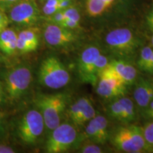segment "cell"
Returning a JSON list of instances; mask_svg holds the SVG:
<instances>
[{
    "label": "cell",
    "mask_w": 153,
    "mask_h": 153,
    "mask_svg": "<svg viewBox=\"0 0 153 153\" xmlns=\"http://www.w3.org/2000/svg\"><path fill=\"white\" fill-rule=\"evenodd\" d=\"M108 114L113 118L116 119L120 121H123V108H122L121 104L118 101V98L115 99V100L112 101L111 104L108 105Z\"/></svg>",
    "instance_id": "22"
},
{
    "label": "cell",
    "mask_w": 153,
    "mask_h": 153,
    "mask_svg": "<svg viewBox=\"0 0 153 153\" xmlns=\"http://www.w3.org/2000/svg\"><path fill=\"white\" fill-rule=\"evenodd\" d=\"M146 22L147 26L150 31L153 32V17H150V18H146Z\"/></svg>",
    "instance_id": "36"
},
{
    "label": "cell",
    "mask_w": 153,
    "mask_h": 153,
    "mask_svg": "<svg viewBox=\"0 0 153 153\" xmlns=\"http://www.w3.org/2000/svg\"><path fill=\"white\" fill-rule=\"evenodd\" d=\"M144 72H148V73H151V74L153 73V53H152V57H151L150 62H149L148 65H147Z\"/></svg>",
    "instance_id": "35"
},
{
    "label": "cell",
    "mask_w": 153,
    "mask_h": 153,
    "mask_svg": "<svg viewBox=\"0 0 153 153\" xmlns=\"http://www.w3.org/2000/svg\"><path fill=\"white\" fill-rule=\"evenodd\" d=\"M7 14L9 23L24 28L36 26L41 18L35 0H20Z\"/></svg>",
    "instance_id": "8"
},
{
    "label": "cell",
    "mask_w": 153,
    "mask_h": 153,
    "mask_svg": "<svg viewBox=\"0 0 153 153\" xmlns=\"http://www.w3.org/2000/svg\"><path fill=\"white\" fill-rule=\"evenodd\" d=\"M40 42V29L37 27L30 26L24 28L18 31L17 51L18 53L26 54L35 51Z\"/></svg>",
    "instance_id": "12"
},
{
    "label": "cell",
    "mask_w": 153,
    "mask_h": 153,
    "mask_svg": "<svg viewBox=\"0 0 153 153\" xmlns=\"http://www.w3.org/2000/svg\"><path fill=\"white\" fill-rule=\"evenodd\" d=\"M151 45L153 47V36H152V38H151Z\"/></svg>",
    "instance_id": "40"
},
{
    "label": "cell",
    "mask_w": 153,
    "mask_h": 153,
    "mask_svg": "<svg viewBox=\"0 0 153 153\" xmlns=\"http://www.w3.org/2000/svg\"><path fill=\"white\" fill-rule=\"evenodd\" d=\"M85 135L87 138L89 139L94 143H100L101 144L100 136H99V132L93 121L91 120L88 122L87 126L85 128Z\"/></svg>",
    "instance_id": "24"
},
{
    "label": "cell",
    "mask_w": 153,
    "mask_h": 153,
    "mask_svg": "<svg viewBox=\"0 0 153 153\" xmlns=\"http://www.w3.org/2000/svg\"><path fill=\"white\" fill-rule=\"evenodd\" d=\"M68 100L69 96L66 93H38L35 96L34 104L43 116L48 133L61 123Z\"/></svg>",
    "instance_id": "2"
},
{
    "label": "cell",
    "mask_w": 153,
    "mask_h": 153,
    "mask_svg": "<svg viewBox=\"0 0 153 153\" xmlns=\"http://www.w3.org/2000/svg\"><path fill=\"white\" fill-rule=\"evenodd\" d=\"M100 54V49L96 45H89L80 53L77 60V73L82 82L96 87L97 79L94 76L93 70L95 61Z\"/></svg>",
    "instance_id": "11"
},
{
    "label": "cell",
    "mask_w": 153,
    "mask_h": 153,
    "mask_svg": "<svg viewBox=\"0 0 153 153\" xmlns=\"http://www.w3.org/2000/svg\"><path fill=\"white\" fill-rule=\"evenodd\" d=\"M111 143L117 150L124 152H150L145 141L143 128L135 125L118 127L113 133Z\"/></svg>",
    "instance_id": "4"
},
{
    "label": "cell",
    "mask_w": 153,
    "mask_h": 153,
    "mask_svg": "<svg viewBox=\"0 0 153 153\" xmlns=\"http://www.w3.org/2000/svg\"><path fill=\"white\" fill-rule=\"evenodd\" d=\"M96 87L97 94L107 99H117L124 96L126 92V85L108 65L99 74Z\"/></svg>",
    "instance_id": "9"
},
{
    "label": "cell",
    "mask_w": 153,
    "mask_h": 153,
    "mask_svg": "<svg viewBox=\"0 0 153 153\" xmlns=\"http://www.w3.org/2000/svg\"><path fill=\"white\" fill-rule=\"evenodd\" d=\"M104 1L105 3L108 6V7H111L113 4H114V2L115 1V0H104Z\"/></svg>",
    "instance_id": "37"
},
{
    "label": "cell",
    "mask_w": 153,
    "mask_h": 153,
    "mask_svg": "<svg viewBox=\"0 0 153 153\" xmlns=\"http://www.w3.org/2000/svg\"><path fill=\"white\" fill-rule=\"evenodd\" d=\"M150 17H153V8L151 9V11L148 13V16H147L146 18H150Z\"/></svg>",
    "instance_id": "38"
},
{
    "label": "cell",
    "mask_w": 153,
    "mask_h": 153,
    "mask_svg": "<svg viewBox=\"0 0 153 153\" xmlns=\"http://www.w3.org/2000/svg\"><path fill=\"white\" fill-rule=\"evenodd\" d=\"M118 101L121 104L123 112V122L129 123L135 119L136 114H135V105L133 100L131 98L127 97H120L118 98Z\"/></svg>",
    "instance_id": "17"
},
{
    "label": "cell",
    "mask_w": 153,
    "mask_h": 153,
    "mask_svg": "<svg viewBox=\"0 0 153 153\" xmlns=\"http://www.w3.org/2000/svg\"><path fill=\"white\" fill-rule=\"evenodd\" d=\"M40 1H43V2H45V1H48V0H40Z\"/></svg>",
    "instance_id": "41"
},
{
    "label": "cell",
    "mask_w": 153,
    "mask_h": 153,
    "mask_svg": "<svg viewBox=\"0 0 153 153\" xmlns=\"http://www.w3.org/2000/svg\"><path fill=\"white\" fill-rule=\"evenodd\" d=\"M48 133L45 144L48 153L66 152L75 145L78 139L77 130L73 123H60Z\"/></svg>",
    "instance_id": "6"
},
{
    "label": "cell",
    "mask_w": 153,
    "mask_h": 153,
    "mask_svg": "<svg viewBox=\"0 0 153 153\" xmlns=\"http://www.w3.org/2000/svg\"><path fill=\"white\" fill-rule=\"evenodd\" d=\"M109 7L104 2V0H87L86 2L87 14L92 17L100 16Z\"/></svg>",
    "instance_id": "18"
},
{
    "label": "cell",
    "mask_w": 153,
    "mask_h": 153,
    "mask_svg": "<svg viewBox=\"0 0 153 153\" xmlns=\"http://www.w3.org/2000/svg\"><path fill=\"white\" fill-rule=\"evenodd\" d=\"M90 102L91 101L88 97H82L71 105L68 111V116L74 125Z\"/></svg>",
    "instance_id": "16"
},
{
    "label": "cell",
    "mask_w": 153,
    "mask_h": 153,
    "mask_svg": "<svg viewBox=\"0 0 153 153\" xmlns=\"http://www.w3.org/2000/svg\"><path fill=\"white\" fill-rule=\"evenodd\" d=\"M95 116H96V111L94 109V108L92 104L90 102L89 104H88V106H87V108H85V111L82 112L81 116H79V118H78L77 120H76V123L74 124V126H82L85 125V124L88 123L89 120L92 119Z\"/></svg>",
    "instance_id": "21"
},
{
    "label": "cell",
    "mask_w": 153,
    "mask_h": 153,
    "mask_svg": "<svg viewBox=\"0 0 153 153\" xmlns=\"http://www.w3.org/2000/svg\"><path fill=\"white\" fill-rule=\"evenodd\" d=\"M108 66L126 86L135 83L137 80V70L131 63L122 60H114L110 61Z\"/></svg>",
    "instance_id": "14"
},
{
    "label": "cell",
    "mask_w": 153,
    "mask_h": 153,
    "mask_svg": "<svg viewBox=\"0 0 153 153\" xmlns=\"http://www.w3.org/2000/svg\"><path fill=\"white\" fill-rule=\"evenodd\" d=\"M80 152L82 153H101L104 151L99 145L91 143V144H86L82 147L80 148Z\"/></svg>",
    "instance_id": "28"
},
{
    "label": "cell",
    "mask_w": 153,
    "mask_h": 153,
    "mask_svg": "<svg viewBox=\"0 0 153 153\" xmlns=\"http://www.w3.org/2000/svg\"><path fill=\"white\" fill-rule=\"evenodd\" d=\"M110 61L111 60L108 57H106L104 55H102L101 53L99 55V56L97 59V60L95 61L93 70V74L94 77L97 79V82H98L99 74L106 68Z\"/></svg>",
    "instance_id": "23"
},
{
    "label": "cell",
    "mask_w": 153,
    "mask_h": 153,
    "mask_svg": "<svg viewBox=\"0 0 153 153\" xmlns=\"http://www.w3.org/2000/svg\"><path fill=\"white\" fill-rule=\"evenodd\" d=\"M45 130L43 116L37 108H30L17 122L15 134L23 144L31 146L38 143Z\"/></svg>",
    "instance_id": "3"
},
{
    "label": "cell",
    "mask_w": 153,
    "mask_h": 153,
    "mask_svg": "<svg viewBox=\"0 0 153 153\" xmlns=\"http://www.w3.org/2000/svg\"><path fill=\"white\" fill-rule=\"evenodd\" d=\"M153 49L150 46L143 47L140 53V56L137 60V67L140 70L145 71V68L152 57Z\"/></svg>",
    "instance_id": "20"
},
{
    "label": "cell",
    "mask_w": 153,
    "mask_h": 153,
    "mask_svg": "<svg viewBox=\"0 0 153 153\" xmlns=\"http://www.w3.org/2000/svg\"><path fill=\"white\" fill-rule=\"evenodd\" d=\"M9 20L7 14L2 9H0V32L3 30L5 28L8 27Z\"/></svg>",
    "instance_id": "32"
},
{
    "label": "cell",
    "mask_w": 153,
    "mask_h": 153,
    "mask_svg": "<svg viewBox=\"0 0 153 153\" xmlns=\"http://www.w3.org/2000/svg\"><path fill=\"white\" fill-rule=\"evenodd\" d=\"M7 102V96L4 91V88L1 80L0 79V106L4 105Z\"/></svg>",
    "instance_id": "34"
},
{
    "label": "cell",
    "mask_w": 153,
    "mask_h": 153,
    "mask_svg": "<svg viewBox=\"0 0 153 153\" xmlns=\"http://www.w3.org/2000/svg\"><path fill=\"white\" fill-rule=\"evenodd\" d=\"M135 84L134 100L137 106L143 110L153 100L152 80L140 77L135 82Z\"/></svg>",
    "instance_id": "13"
},
{
    "label": "cell",
    "mask_w": 153,
    "mask_h": 153,
    "mask_svg": "<svg viewBox=\"0 0 153 153\" xmlns=\"http://www.w3.org/2000/svg\"><path fill=\"white\" fill-rule=\"evenodd\" d=\"M2 60H3V56L2 55H1V53L0 52V62H2Z\"/></svg>",
    "instance_id": "39"
},
{
    "label": "cell",
    "mask_w": 153,
    "mask_h": 153,
    "mask_svg": "<svg viewBox=\"0 0 153 153\" xmlns=\"http://www.w3.org/2000/svg\"><path fill=\"white\" fill-rule=\"evenodd\" d=\"M43 36L45 43L54 48L68 47L77 39V36L71 30L50 22L44 26Z\"/></svg>",
    "instance_id": "10"
},
{
    "label": "cell",
    "mask_w": 153,
    "mask_h": 153,
    "mask_svg": "<svg viewBox=\"0 0 153 153\" xmlns=\"http://www.w3.org/2000/svg\"><path fill=\"white\" fill-rule=\"evenodd\" d=\"M18 31L14 28L7 27L0 32V52L6 56L12 57L17 51Z\"/></svg>",
    "instance_id": "15"
},
{
    "label": "cell",
    "mask_w": 153,
    "mask_h": 153,
    "mask_svg": "<svg viewBox=\"0 0 153 153\" xmlns=\"http://www.w3.org/2000/svg\"><path fill=\"white\" fill-rule=\"evenodd\" d=\"M20 0H0V9L6 13Z\"/></svg>",
    "instance_id": "31"
},
{
    "label": "cell",
    "mask_w": 153,
    "mask_h": 153,
    "mask_svg": "<svg viewBox=\"0 0 153 153\" xmlns=\"http://www.w3.org/2000/svg\"><path fill=\"white\" fill-rule=\"evenodd\" d=\"M143 134L150 152H153V120L148 121L143 128Z\"/></svg>",
    "instance_id": "25"
},
{
    "label": "cell",
    "mask_w": 153,
    "mask_h": 153,
    "mask_svg": "<svg viewBox=\"0 0 153 153\" xmlns=\"http://www.w3.org/2000/svg\"><path fill=\"white\" fill-rule=\"evenodd\" d=\"M62 11L64 13L65 19H71V20H74L77 22H79L81 17H80L79 11H78L77 9L75 8L72 5L70 6L68 8L63 9Z\"/></svg>",
    "instance_id": "26"
},
{
    "label": "cell",
    "mask_w": 153,
    "mask_h": 153,
    "mask_svg": "<svg viewBox=\"0 0 153 153\" xmlns=\"http://www.w3.org/2000/svg\"><path fill=\"white\" fill-rule=\"evenodd\" d=\"M8 133L7 116L4 112L0 111V140L4 138Z\"/></svg>",
    "instance_id": "27"
},
{
    "label": "cell",
    "mask_w": 153,
    "mask_h": 153,
    "mask_svg": "<svg viewBox=\"0 0 153 153\" xmlns=\"http://www.w3.org/2000/svg\"><path fill=\"white\" fill-rule=\"evenodd\" d=\"M7 102L18 103L26 96L33 82L31 68L28 65L19 64L11 67L1 76Z\"/></svg>",
    "instance_id": "1"
},
{
    "label": "cell",
    "mask_w": 153,
    "mask_h": 153,
    "mask_svg": "<svg viewBox=\"0 0 153 153\" xmlns=\"http://www.w3.org/2000/svg\"><path fill=\"white\" fill-rule=\"evenodd\" d=\"M16 150L9 143L0 141V153H14Z\"/></svg>",
    "instance_id": "33"
},
{
    "label": "cell",
    "mask_w": 153,
    "mask_h": 153,
    "mask_svg": "<svg viewBox=\"0 0 153 153\" xmlns=\"http://www.w3.org/2000/svg\"><path fill=\"white\" fill-rule=\"evenodd\" d=\"M60 26L70 30L76 29V28L80 27L79 22H76V21L71 20V19H65L64 22H63Z\"/></svg>",
    "instance_id": "30"
},
{
    "label": "cell",
    "mask_w": 153,
    "mask_h": 153,
    "mask_svg": "<svg viewBox=\"0 0 153 153\" xmlns=\"http://www.w3.org/2000/svg\"><path fill=\"white\" fill-rule=\"evenodd\" d=\"M142 116L148 121L153 120V100L142 110Z\"/></svg>",
    "instance_id": "29"
},
{
    "label": "cell",
    "mask_w": 153,
    "mask_h": 153,
    "mask_svg": "<svg viewBox=\"0 0 153 153\" xmlns=\"http://www.w3.org/2000/svg\"><path fill=\"white\" fill-rule=\"evenodd\" d=\"M105 42L107 46L120 57H129L135 53L139 42L131 30L127 28H118L106 34Z\"/></svg>",
    "instance_id": "7"
},
{
    "label": "cell",
    "mask_w": 153,
    "mask_h": 153,
    "mask_svg": "<svg viewBox=\"0 0 153 153\" xmlns=\"http://www.w3.org/2000/svg\"><path fill=\"white\" fill-rule=\"evenodd\" d=\"M38 82L49 89H59L70 82V74L65 65L55 56L42 61L38 72Z\"/></svg>",
    "instance_id": "5"
},
{
    "label": "cell",
    "mask_w": 153,
    "mask_h": 153,
    "mask_svg": "<svg viewBox=\"0 0 153 153\" xmlns=\"http://www.w3.org/2000/svg\"><path fill=\"white\" fill-rule=\"evenodd\" d=\"M91 120L99 132L101 144H104L108 140L109 136L108 131V120L102 115H96Z\"/></svg>",
    "instance_id": "19"
}]
</instances>
